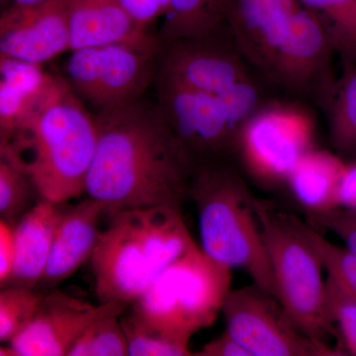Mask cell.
<instances>
[{"instance_id":"6da1fadb","label":"cell","mask_w":356,"mask_h":356,"mask_svg":"<svg viewBox=\"0 0 356 356\" xmlns=\"http://www.w3.org/2000/svg\"><path fill=\"white\" fill-rule=\"evenodd\" d=\"M97 143L86 179L89 197L117 211L181 207L193 161L158 103L139 100L95 115Z\"/></svg>"},{"instance_id":"7a4b0ae2","label":"cell","mask_w":356,"mask_h":356,"mask_svg":"<svg viewBox=\"0 0 356 356\" xmlns=\"http://www.w3.org/2000/svg\"><path fill=\"white\" fill-rule=\"evenodd\" d=\"M96 143L95 116L55 74L14 127L0 134V158L28 175L42 199L63 205L86 193Z\"/></svg>"},{"instance_id":"3957f363","label":"cell","mask_w":356,"mask_h":356,"mask_svg":"<svg viewBox=\"0 0 356 356\" xmlns=\"http://www.w3.org/2000/svg\"><path fill=\"white\" fill-rule=\"evenodd\" d=\"M107 217L89 259L100 303L131 305L196 245L177 206L132 208Z\"/></svg>"},{"instance_id":"277c9868","label":"cell","mask_w":356,"mask_h":356,"mask_svg":"<svg viewBox=\"0 0 356 356\" xmlns=\"http://www.w3.org/2000/svg\"><path fill=\"white\" fill-rule=\"evenodd\" d=\"M188 197L197 208L204 252L229 268L243 269L254 284L277 298L255 197L231 159L196 166Z\"/></svg>"},{"instance_id":"5b68a950","label":"cell","mask_w":356,"mask_h":356,"mask_svg":"<svg viewBox=\"0 0 356 356\" xmlns=\"http://www.w3.org/2000/svg\"><path fill=\"white\" fill-rule=\"evenodd\" d=\"M156 103L194 166L235 156L238 132L268 100L254 76L221 95L154 76Z\"/></svg>"},{"instance_id":"8992f818","label":"cell","mask_w":356,"mask_h":356,"mask_svg":"<svg viewBox=\"0 0 356 356\" xmlns=\"http://www.w3.org/2000/svg\"><path fill=\"white\" fill-rule=\"evenodd\" d=\"M231 270L196 245L163 270L127 313L149 329L189 344L221 313L231 290Z\"/></svg>"},{"instance_id":"52a82bcc","label":"cell","mask_w":356,"mask_h":356,"mask_svg":"<svg viewBox=\"0 0 356 356\" xmlns=\"http://www.w3.org/2000/svg\"><path fill=\"white\" fill-rule=\"evenodd\" d=\"M254 208L273 264L278 301L297 329L331 346L329 337L336 332L327 318L325 281L317 254L299 233L292 215L257 198Z\"/></svg>"},{"instance_id":"ba28073f","label":"cell","mask_w":356,"mask_h":356,"mask_svg":"<svg viewBox=\"0 0 356 356\" xmlns=\"http://www.w3.org/2000/svg\"><path fill=\"white\" fill-rule=\"evenodd\" d=\"M315 126L305 110L267 102L245 121L235 156L248 172L266 185L286 182L299 159L313 149Z\"/></svg>"},{"instance_id":"9c48e42d","label":"cell","mask_w":356,"mask_h":356,"mask_svg":"<svg viewBox=\"0 0 356 356\" xmlns=\"http://www.w3.org/2000/svg\"><path fill=\"white\" fill-rule=\"evenodd\" d=\"M65 70L74 93L102 112L140 100L154 83L156 56L123 44L77 49Z\"/></svg>"},{"instance_id":"30bf717a","label":"cell","mask_w":356,"mask_h":356,"mask_svg":"<svg viewBox=\"0 0 356 356\" xmlns=\"http://www.w3.org/2000/svg\"><path fill=\"white\" fill-rule=\"evenodd\" d=\"M221 313L226 332L250 356L341 355L297 329L278 299L255 284L229 290Z\"/></svg>"},{"instance_id":"8fae6325","label":"cell","mask_w":356,"mask_h":356,"mask_svg":"<svg viewBox=\"0 0 356 356\" xmlns=\"http://www.w3.org/2000/svg\"><path fill=\"white\" fill-rule=\"evenodd\" d=\"M226 24L201 36L159 42L154 76L221 95L254 76Z\"/></svg>"},{"instance_id":"7c38bea8","label":"cell","mask_w":356,"mask_h":356,"mask_svg":"<svg viewBox=\"0 0 356 356\" xmlns=\"http://www.w3.org/2000/svg\"><path fill=\"white\" fill-rule=\"evenodd\" d=\"M304 8L300 0H222L224 22L236 47L270 83Z\"/></svg>"},{"instance_id":"4fadbf2b","label":"cell","mask_w":356,"mask_h":356,"mask_svg":"<svg viewBox=\"0 0 356 356\" xmlns=\"http://www.w3.org/2000/svg\"><path fill=\"white\" fill-rule=\"evenodd\" d=\"M129 306L123 302L95 306L60 290L44 292L32 322L13 341L1 346L0 355H69L89 325L106 316L123 315Z\"/></svg>"},{"instance_id":"5bb4252c","label":"cell","mask_w":356,"mask_h":356,"mask_svg":"<svg viewBox=\"0 0 356 356\" xmlns=\"http://www.w3.org/2000/svg\"><path fill=\"white\" fill-rule=\"evenodd\" d=\"M70 0L8 6L0 15V56L43 64L70 51Z\"/></svg>"},{"instance_id":"9a60e30c","label":"cell","mask_w":356,"mask_h":356,"mask_svg":"<svg viewBox=\"0 0 356 356\" xmlns=\"http://www.w3.org/2000/svg\"><path fill=\"white\" fill-rule=\"evenodd\" d=\"M107 216L106 205L89 196L69 209L62 210L48 262L36 289L44 292L55 289L91 259L102 231V218Z\"/></svg>"},{"instance_id":"2e32d148","label":"cell","mask_w":356,"mask_h":356,"mask_svg":"<svg viewBox=\"0 0 356 356\" xmlns=\"http://www.w3.org/2000/svg\"><path fill=\"white\" fill-rule=\"evenodd\" d=\"M70 51L123 44L156 56L159 41L136 22L116 0H70Z\"/></svg>"},{"instance_id":"e0dca14e","label":"cell","mask_w":356,"mask_h":356,"mask_svg":"<svg viewBox=\"0 0 356 356\" xmlns=\"http://www.w3.org/2000/svg\"><path fill=\"white\" fill-rule=\"evenodd\" d=\"M62 210L60 204L40 199L13 227V268L1 288L36 289L48 262L51 241Z\"/></svg>"},{"instance_id":"ac0fdd59","label":"cell","mask_w":356,"mask_h":356,"mask_svg":"<svg viewBox=\"0 0 356 356\" xmlns=\"http://www.w3.org/2000/svg\"><path fill=\"white\" fill-rule=\"evenodd\" d=\"M344 165L341 159L325 151L311 149L299 159L286 184L308 214L337 207V191Z\"/></svg>"},{"instance_id":"d6986e66","label":"cell","mask_w":356,"mask_h":356,"mask_svg":"<svg viewBox=\"0 0 356 356\" xmlns=\"http://www.w3.org/2000/svg\"><path fill=\"white\" fill-rule=\"evenodd\" d=\"M54 76L41 64L0 56V134L14 127Z\"/></svg>"},{"instance_id":"ffe728a7","label":"cell","mask_w":356,"mask_h":356,"mask_svg":"<svg viewBox=\"0 0 356 356\" xmlns=\"http://www.w3.org/2000/svg\"><path fill=\"white\" fill-rule=\"evenodd\" d=\"M318 20L341 67L356 65V0H300Z\"/></svg>"},{"instance_id":"44dd1931","label":"cell","mask_w":356,"mask_h":356,"mask_svg":"<svg viewBox=\"0 0 356 356\" xmlns=\"http://www.w3.org/2000/svg\"><path fill=\"white\" fill-rule=\"evenodd\" d=\"M224 24L222 0H170L156 36L159 42L201 36Z\"/></svg>"},{"instance_id":"7402d4cb","label":"cell","mask_w":356,"mask_h":356,"mask_svg":"<svg viewBox=\"0 0 356 356\" xmlns=\"http://www.w3.org/2000/svg\"><path fill=\"white\" fill-rule=\"evenodd\" d=\"M332 146L339 154H356V65L343 69L324 106Z\"/></svg>"},{"instance_id":"603a6c76","label":"cell","mask_w":356,"mask_h":356,"mask_svg":"<svg viewBox=\"0 0 356 356\" xmlns=\"http://www.w3.org/2000/svg\"><path fill=\"white\" fill-rule=\"evenodd\" d=\"M293 216L299 233L317 254L327 280L343 292L356 298V254L348 248H341L321 235L311 224Z\"/></svg>"},{"instance_id":"cb8c5ba5","label":"cell","mask_w":356,"mask_h":356,"mask_svg":"<svg viewBox=\"0 0 356 356\" xmlns=\"http://www.w3.org/2000/svg\"><path fill=\"white\" fill-rule=\"evenodd\" d=\"M41 198L31 179L0 158V217L14 227Z\"/></svg>"},{"instance_id":"d4e9b609","label":"cell","mask_w":356,"mask_h":356,"mask_svg":"<svg viewBox=\"0 0 356 356\" xmlns=\"http://www.w3.org/2000/svg\"><path fill=\"white\" fill-rule=\"evenodd\" d=\"M44 292L17 286L0 291V341L9 343L32 322Z\"/></svg>"},{"instance_id":"484cf974","label":"cell","mask_w":356,"mask_h":356,"mask_svg":"<svg viewBox=\"0 0 356 356\" xmlns=\"http://www.w3.org/2000/svg\"><path fill=\"white\" fill-rule=\"evenodd\" d=\"M121 316H106L86 327L67 356L128 355L127 339Z\"/></svg>"},{"instance_id":"4316f807","label":"cell","mask_w":356,"mask_h":356,"mask_svg":"<svg viewBox=\"0 0 356 356\" xmlns=\"http://www.w3.org/2000/svg\"><path fill=\"white\" fill-rule=\"evenodd\" d=\"M120 322L127 339L128 355L186 356L194 355L188 344L149 329L136 321L127 311L121 315Z\"/></svg>"},{"instance_id":"83f0119b","label":"cell","mask_w":356,"mask_h":356,"mask_svg":"<svg viewBox=\"0 0 356 356\" xmlns=\"http://www.w3.org/2000/svg\"><path fill=\"white\" fill-rule=\"evenodd\" d=\"M325 309L341 346L356 355V298L325 280Z\"/></svg>"},{"instance_id":"f1b7e54d","label":"cell","mask_w":356,"mask_h":356,"mask_svg":"<svg viewBox=\"0 0 356 356\" xmlns=\"http://www.w3.org/2000/svg\"><path fill=\"white\" fill-rule=\"evenodd\" d=\"M308 217L311 225L331 231L356 254V211L336 207Z\"/></svg>"},{"instance_id":"f546056e","label":"cell","mask_w":356,"mask_h":356,"mask_svg":"<svg viewBox=\"0 0 356 356\" xmlns=\"http://www.w3.org/2000/svg\"><path fill=\"white\" fill-rule=\"evenodd\" d=\"M136 22L149 28L154 20L168 13L170 0H116Z\"/></svg>"},{"instance_id":"4dcf8cb0","label":"cell","mask_w":356,"mask_h":356,"mask_svg":"<svg viewBox=\"0 0 356 356\" xmlns=\"http://www.w3.org/2000/svg\"><path fill=\"white\" fill-rule=\"evenodd\" d=\"M15 257L13 227L0 219V287L6 284L13 271Z\"/></svg>"},{"instance_id":"1f68e13d","label":"cell","mask_w":356,"mask_h":356,"mask_svg":"<svg viewBox=\"0 0 356 356\" xmlns=\"http://www.w3.org/2000/svg\"><path fill=\"white\" fill-rule=\"evenodd\" d=\"M195 355L201 356H250L234 337L225 332L201 348Z\"/></svg>"},{"instance_id":"d6a6232c","label":"cell","mask_w":356,"mask_h":356,"mask_svg":"<svg viewBox=\"0 0 356 356\" xmlns=\"http://www.w3.org/2000/svg\"><path fill=\"white\" fill-rule=\"evenodd\" d=\"M337 207L356 211V163L344 168L337 186Z\"/></svg>"},{"instance_id":"836d02e7","label":"cell","mask_w":356,"mask_h":356,"mask_svg":"<svg viewBox=\"0 0 356 356\" xmlns=\"http://www.w3.org/2000/svg\"><path fill=\"white\" fill-rule=\"evenodd\" d=\"M3 1V0H2ZM8 2V6H37V4L43 3V2L49 1V0H6Z\"/></svg>"}]
</instances>
